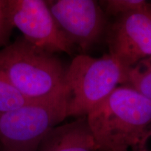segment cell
<instances>
[{"label":"cell","mask_w":151,"mask_h":151,"mask_svg":"<svg viewBox=\"0 0 151 151\" xmlns=\"http://www.w3.org/2000/svg\"><path fill=\"white\" fill-rule=\"evenodd\" d=\"M66 71L55 54L23 37L0 49V71L30 101L69 98Z\"/></svg>","instance_id":"cell-2"},{"label":"cell","mask_w":151,"mask_h":151,"mask_svg":"<svg viewBox=\"0 0 151 151\" xmlns=\"http://www.w3.org/2000/svg\"><path fill=\"white\" fill-rule=\"evenodd\" d=\"M107 16L113 18L150 9L151 4L144 0H106L99 1Z\"/></svg>","instance_id":"cell-11"},{"label":"cell","mask_w":151,"mask_h":151,"mask_svg":"<svg viewBox=\"0 0 151 151\" xmlns=\"http://www.w3.org/2000/svg\"><path fill=\"white\" fill-rule=\"evenodd\" d=\"M31 102L0 71V113L20 108Z\"/></svg>","instance_id":"cell-10"},{"label":"cell","mask_w":151,"mask_h":151,"mask_svg":"<svg viewBox=\"0 0 151 151\" xmlns=\"http://www.w3.org/2000/svg\"><path fill=\"white\" fill-rule=\"evenodd\" d=\"M86 117L98 151L144 149L143 137L151 124V99L120 86Z\"/></svg>","instance_id":"cell-1"},{"label":"cell","mask_w":151,"mask_h":151,"mask_svg":"<svg viewBox=\"0 0 151 151\" xmlns=\"http://www.w3.org/2000/svg\"><path fill=\"white\" fill-rule=\"evenodd\" d=\"M126 68L109 54L92 58L80 54L66 71L69 90L68 117H85L125 79Z\"/></svg>","instance_id":"cell-3"},{"label":"cell","mask_w":151,"mask_h":151,"mask_svg":"<svg viewBox=\"0 0 151 151\" xmlns=\"http://www.w3.org/2000/svg\"><path fill=\"white\" fill-rule=\"evenodd\" d=\"M151 137V124L150 125L148 126V127L147 128L146 131L144 133V135H143V148H144L145 146V143H146V141L148 140V139H150Z\"/></svg>","instance_id":"cell-13"},{"label":"cell","mask_w":151,"mask_h":151,"mask_svg":"<svg viewBox=\"0 0 151 151\" xmlns=\"http://www.w3.org/2000/svg\"><path fill=\"white\" fill-rule=\"evenodd\" d=\"M13 29L9 16L8 0H0V49L8 45Z\"/></svg>","instance_id":"cell-12"},{"label":"cell","mask_w":151,"mask_h":151,"mask_svg":"<svg viewBox=\"0 0 151 151\" xmlns=\"http://www.w3.org/2000/svg\"><path fill=\"white\" fill-rule=\"evenodd\" d=\"M3 151H17V150H3Z\"/></svg>","instance_id":"cell-14"},{"label":"cell","mask_w":151,"mask_h":151,"mask_svg":"<svg viewBox=\"0 0 151 151\" xmlns=\"http://www.w3.org/2000/svg\"><path fill=\"white\" fill-rule=\"evenodd\" d=\"M105 36L109 55L126 69L150 57L151 7L114 18Z\"/></svg>","instance_id":"cell-7"},{"label":"cell","mask_w":151,"mask_h":151,"mask_svg":"<svg viewBox=\"0 0 151 151\" xmlns=\"http://www.w3.org/2000/svg\"><path fill=\"white\" fill-rule=\"evenodd\" d=\"M69 99L31 101L0 113V143L4 150L38 151L49 132L68 118Z\"/></svg>","instance_id":"cell-4"},{"label":"cell","mask_w":151,"mask_h":151,"mask_svg":"<svg viewBox=\"0 0 151 151\" xmlns=\"http://www.w3.org/2000/svg\"><path fill=\"white\" fill-rule=\"evenodd\" d=\"M8 12L13 27L33 46L53 54L72 53L74 46L58 26L46 1L8 0Z\"/></svg>","instance_id":"cell-5"},{"label":"cell","mask_w":151,"mask_h":151,"mask_svg":"<svg viewBox=\"0 0 151 151\" xmlns=\"http://www.w3.org/2000/svg\"><path fill=\"white\" fill-rule=\"evenodd\" d=\"M39 151H98L87 117L58 125L43 139Z\"/></svg>","instance_id":"cell-8"},{"label":"cell","mask_w":151,"mask_h":151,"mask_svg":"<svg viewBox=\"0 0 151 151\" xmlns=\"http://www.w3.org/2000/svg\"><path fill=\"white\" fill-rule=\"evenodd\" d=\"M135 151H143V150H135Z\"/></svg>","instance_id":"cell-15"},{"label":"cell","mask_w":151,"mask_h":151,"mask_svg":"<svg viewBox=\"0 0 151 151\" xmlns=\"http://www.w3.org/2000/svg\"><path fill=\"white\" fill-rule=\"evenodd\" d=\"M46 2L60 29L83 54L106 35L108 16L98 1L53 0Z\"/></svg>","instance_id":"cell-6"},{"label":"cell","mask_w":151,"mask_h":151,"mask_svg":"<svg viewBox=\"0 0 151 151\" xmlns=\"http://www.w3.org/2000/svg\"><path fill=\"white\" fill-rule=\"evenodd\" d=\"M122 86L129 87L151 99V56L126 69Z\"/></svg>","instance_id":"cell-9"}]
</instances>
